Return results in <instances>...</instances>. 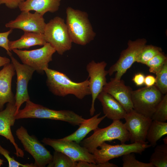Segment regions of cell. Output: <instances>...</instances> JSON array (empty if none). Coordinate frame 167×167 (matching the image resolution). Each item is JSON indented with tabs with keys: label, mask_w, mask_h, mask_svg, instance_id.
<instances>
[{
	"label": "cell",
	"mask_w": 167,
	"mask_h": 167,
	"mask_svg": "<svg viewBox=\"0 0 167 167\" xmlns=\"http://www.w3.org/2000/svg\"><path fill=\"white\" fill-rule=\"evenodd\" d=\"M149 161L154 167H167V144L156 146L151 156Z\"/></svg>",
	"instance_id": "24"
},
{
	"label": "cell",
	"mask_w": 167,
	"mask_h": 167,
	"mask_svg": "<svg viewBox=\"0 0 167 167\" xmlns=\"http://www.w3.org/2000/svg\"><path fill=\"white\" fill-rule=\"evenodd\" d=\"M151 119L153 120L165 122L167 120V94L164 95L158 105Z\"/></svg>",
	"instance_id": "28"
},
{
	"label": "cell",
	"mask_w": 167,
	"mask_h": 167,
	"mask_svg": "<svg viewBox=\"0 0 167 167\" xmlns=\"http://www.w3.org/2000/svg\"><path fill=\"white\" fill-rule=\"evenodd\" d=\"M12 29H10L6 32H0V47L4 49L9 56L12 54L9 47L8 43L9 40L8 37L9 35L12 32Z\"/></svg>",
	"instance_id": "32"
},
{
	"label": "cell",
	"mask_w": 167,
	"mask_h": 167,
	"mask_svg": "<svg viewBox=\"0 0 167 167\" xmlns=\"http://www.w3.org/2000/svg\"><path fill=\"white\" fill-rule=\"evenodd\" d=\"M15 74L14 66L11 62L3 66L0 71V111L4 105L15 101L11 90V82Z\"/></svg>",
	"instance_id": "18"
},
{
	"label": "cell",
	"mask_w": 167,
	"mask_h": 167,
	"mask_svg": "<svg viewBox=\"0 0 167 167\" xmlns=\"http://www.w3.org/2000/svg\"><path fill=\"white\" fill-rule=\"evenodd\" d=\"M61 0H25L19 6L21 11H34L42 15L47 12L57 11Z\"/></svg>",
	"instance_id": "20"
},
{
	"label": "cell",
	"mask_w": 167,
	"mask_h": 167,
	"mask_svg": "<svg viewBox=\"0 0 167 167\" xmlns=\"http://www.w3.org/2000/svg\"><path fill=\"white\" fill-rule=\"evenodd\" d=\"M162 52L161 48L152 45H145L138 55L136 62L145 64L155 56Z\"/></svg>",
	"instance_id": "26"
},
{
	"label": "cell",
	"mask_w": 167,
	"mask_h": 167,
	"mask_svg": "<svg viewBox=\"0 0 167 167\" xmlns=\"http://www.w3.org/2000/svg\"><path fill=\"white\" fill-rule=\"evenodd\" d=\"M10 62V60L8 58L5 57L0 56V67Z\"/></svg>",
	"instance_id": "36"
},
{
	"label": "cell",
	"mask_w": 167,
	"mask_h": 167,
	"mask_svg": "<svg viewBox=\"0 0 167 167\" xmlns=\"http://www.w3.org/2000/svg\"><path fill=\"white\" fill-rule=\"evenodd\" d=\"M122 156L123 167H154L150 162L144 163L136 160L134 153L127 154Z\"/></svg>",
	"instance_id": "30"
},
{
	"label": "cell",
	"mask_w": 167,
	"mask_h": 167,
	"mask_svg": "<svg viewBox=\"0 0 167 167\" xmlns=\"http://www.w3.org/2000/svg\"><path fill=\"white\" fill-rule=\"evenodd\" d=\"M113 121L107 127L103 128L98 127L94 130L92 134L80 142V145L93 154L104 142L117 139L121 143H125L129 141L130 135L124 123L120 120Z\"/></svg>",
	"instance_id": "4"
},
{
	"label": "cell",
	"mask_w": 167,
	"mask_h": 167,
	"mask_svg": "<svg viewBox=\"0 0 167 167\" xmlns=\"http://www.w3.org/2000/svg\"><path fill=\"white\" fill-rule=\"evenodd\" d=\"M46 43L43 34L24 32V34L19 39L13 41H9L8 46L11 51L13 49H28L37 45H44Z\"/></svg>",
	"instance_id": "22"
},
{
	"label": "cell",
	"mask_w": 167,
	"mask_h": 167,
	"mask_svg": "<svg viewBox=\"0 0 167 167\" xmlns=\"http://www.w3.org/2000/svg\"><path fill=\"white\" fill-rule=\"evenodd\" d=\"M66 24L72 43L85 45L95 36L87 13L71 7L66 9Z\"/></svg>",
	"instance_id": "3"
},
{
	"label": "cell",
	"mask_w": 167,
	"mask_h": 167,
	"mask_svg": "<svg viewBox=\"0 0 167 167\" xmlns=\"http://www.w3.org/2000/svg\"><path fill=\"white\" fill-rule=\"evenodd\" d=\"M145 76L142 73H139L135 75L132 81L138 86H141L144 84Z\"/></svg>",
	"instance_id": "34"
},
{
	"label": "cell",
	"mask_w": 167,
	"mask_h": 167,
	"mask_svg": "<svg viewBox=\"0 0 167 167\" xmlns=\"http://www.w3.org/2000/svg\"><path fill=\"white\" fill-rule=\"evenodd\" d=\"M97 99L101 102L103 112L107 118L113 120L124 119L126 112L111 95L102 91Z\"/></svg>",
	"instance_id": "19"
},
{
	"label": "cell",
	"mask_w": 167,
	"mask_h": 167,
	"mask_svg": "<svg viewBox=\"0 0 167 167\" xmlns=\"http://www.w3.org/2000/svg\"><path fill=\"white\" fill-rule=\"evenodd\" d=\"M167 134V122L153 120L148 131L146 140L151 146L155 147L157 142Z\"/></svg>",
	"instance_id": "23"
},
{
	"label": "cell",
	"mask_w": 167,
	"mask_h": 167,
	"mask_svg": "<svg viewBox=\"0 0 167 167\" xmlns=\"http://www.w3.org/2000/svg\"><path fill=\"white\" fill-rule=\"evenodd\" d=\"M47 77L46 85L54 95L65 97L72 95L80 100L90 95L88 78L80 82L72 81L64 73L49 68L44 71Z\"/></svg>",
	"instance_id": "1"
},
{
	"label": "cell",
	"mask_w": 167,
	"mask_h": 167,
	"mask_svg": "<svg viewBox=\"0 0 167 167\" xmlns=\"http://www.w3.org/2000/svg\"><path fill=\"white\" fill-rule=\"evenodd\" d=\"M16 120L27 118L46 119L67 122L79 125L85 120L81 116L70 110H57L35 103L30 100L24 108L19 109L15 116Z\"/></svg>",
	"instance_id": "2"
},
{
	"label": "cell",
	"mask_w": 167,
	"mask_h": 167,
	"mask_svg": "<svg viewBox=\"0 0 167 167\" xmlns=\"http://www.w3.org/2000/svg\"><path fill=\"white\" fill-rule=\"evenodd\" d=\"M147 141L137 142L130 144L121 143L112 145L105 142L93 153L96 163L107 162L113 159L127 154L134 153L141 154L145 150L151 147Z\"/></svg>",
	"instance_id": "7"
},
{
	"label": "cell",
	"mask_w": 167,
	"mask_h": 167,
	"mask_svg": "<svg viewBox=\"0 0 167 167\" xmlns=\"http://www.w3.org/2000/svg\"><path fill=\"white\" fill-rule=\"evenodd\" d=\"M46 24L43 15L41 14L22 11L15 19L6 23L5 27L11 29H20L24 32L43 34Z\"/></svg>",
	"instance_id": "15"
},
{
	"label": "cell",
	"mask_w": 167,
	"mask_h": 167,
	"mask_svg": "<svg viewBox=\"0 0 167 167\" xmlns=\"http://www.w3.org/2000/svg\"><path fill=\"white\" fill-rule=\"evenodd\" d=\"M16 111L15 101L7 103L6 108L0 111V135L5 137L12 144L16 151L14 154L17 156L23 158L24 152L15 142L11 130V126L14 125L16 120Z\"/></svg>",
	"instance_id": "16"
},
{
	"label": "cell",
	"mask_w": 167,
	"mask_h": 167,
	"mask_svg": "<svg viewBox=\"0 0 167 167\" xmlns=\"http://www.w3.org/2000/svg\"><path fill=\"white\" fill-rule=\"evenodd\" d=\"M167 60L166 56L161 52L148 61L145 65L149 67L150 72L155 74L161 69Z\"/></svg>",
	"instance_id": "29"
},
{
	"label": "cell",
	"mask_w": 167,
	"mask_h": 167,
	"mask_svg": "<svg viewBox=\"0 0 167 167\" xmlns=\"http://www.w3.org/2000/svg\"><path fill=\"white\" fill-rule=\"evenodd\" d=\"M146 43L144 38L138 39L134 41L129 40L127 48L122 51L118 59L109 68L108 74L111 76L116 72L113 79L120 80L127 70L136 62L138 55Z\"/></svg>",
	"instance_id": "9"
},
{
	"label": "cell",
	"mask_w": 167,
	"mask_h": 167,
	"mask_svg": "<svg viewBox=\"0 0 167 167\" xmlns=\"http://www.w3.org/2000/svg\"><path fill=\"white\" fill-rule=\"evenodd\" d=\"M9 56L17 75L16 92L15 96L16 114L22 105L30 100L28 86L35 70L27 65L20 63L12 54Z\"/></svg>",
	"instance_id": "13"
},
{
	"label": "cell",
	"mask_w": 167,
	"mask_h": 167,
	"mask_svg": "<svg viewBox=\"0 0 167 167\" xmlns=\"http://www.w3.org/2000/svg\"><path fill=\"white\" fill-rule=\"evenodd\" d=\"M75 161L63 153L59 151L54 152L52 161L48 167H76Z\"/></svg>",
	"instance_id": "25"
},
{
	"label": "cell",
	"mask_w": 167,
	"mask_h": 167,
	"mask_svg": "<svg viewBox=\"0 0 167 167\" xmlns=\"http://www.w3.org/2000/svg\"><path fill=\"white\" fill-rule=\"evenodd\" d=\"M155 74L156 83L155 85L163 95L167 94V60Z\"/></svg>",
	"instance_id": "27"
},
{
	"label": "cell",
	"mask_w": 167,
	"mask_h": 167,
	"mask_svg": "<svg viewBox=\"0 0 167 167\" xmlns=\"http://www.w3.org/2000/svg\"><path fill=\"white\" fill-rule=\"evenodd\" d=\"M47 42L59 55L70 50L72 42L64 20L56 16L46 24L43 33Z\"/></svg>",
	"instance_id": "5"
},
{
	"label": "cell",
	"mask_w": 167,
	"mask_h": 167,
	"mask_svg": "<svg viewBox=\"0 0 167 167\" xmlns=\"http://www.w3.org/2000/svg\"><path fill=\"white\" fill-rule=\"evenodd\" d=\"M23 64L33 68L40 73L45 72L49 68V63L52 60V56L56 52L50 45L46 43L42 47L36 49L27 50L13 49Z\"/></svg>",
	"instance_id": "8"
},
{
	"label": "cell",
	"mask_w": 167,
	"mask_h": 167,
	"mask_svg": "<svg viewBox=\"0 0 167 167\" xmlns=\"http://www.w3.org/2000/svg\"><path fill=\"white\" fill-rule=\"evenodd\" d=\"M103 91L115 99L127 113L133 109L131 99L132 90L130 87L125 84L123 80H116L111 79L104 87Z\"/></svg>",
	"instance_id": "17"
},
{
	"label": "cell",
	"mask_w": 167,
	"mask_h": 167,
	"mask_svg": "<svg viewBox=\"0 0 167 167\" xmlns=\"http://www.w3.org/2000/svg\"><path fill=\"white\" fill-rule=\"evenodd\" d=\"M163 96L155 85L132 90L131 99L133 109L151 118Z\"/></svg>",
	"instance_id": "6"
},
{
	"label": "cell",
	"mask_w": 167,
	"mask_h": 167,
	"mask_svg": "<svg viewBox=\"0 0 167 167\" xmlns=\"http://www.w3.org/2000/svg\"><path fill=\"white\" fill-rule=\"evenodd\" d=\"M41 142L51 147L54 151L63 153L75 161L96 163L93 154L75 141L44 138Z\"/></svg>",
	"instance_id": "11"
},
{
	"label": "cell",
	"mask_w": 167,
	"mask_h": 167,
	"mask_svg": "<svg viewBox=\"0 0 167 167\" xmlns=\"http://www.w3.org/2000/svg\"><path fill=\"white\" fill-rule=\"evenodd\" d=\"M25 0H0V5L4 4L10 9L18 7L19 5Z\"/></svg>",
	"instance_id": "33"
},
{
	"label": "cell",
	"mask_w": 167,
	"mask_h": 167,
	"mask_svg": "<svg viewBox=\"0 0 167 167\" xmlns=\"http://www.w3.org/2000/svg\"><path fill=\"white\" fill-rule=\"evenodd\" d=\"M124 119V125L129 134L131 143L146 141L147 131L152 119L134 109L127 113Z\"/></svg>",
	"instance_id": "14"
},
{
	"label": "cell",
	"mask_w": 167,
	"mask_h": 167,
	"mask_svg": "<svg viewBox=\"0 0 167 167\" xmlns=\"http://www.w3.org/2000/svg\"><path fill=\"white\" fill-rule=\"evenodd\" d=\"M3 160L0 159V167L3 164Z\"/></svg>",
	"instance_id": "37"
},
{
	"label": "cell",
	"mask_w": 167,
	"mask_h": 167,
	"mask_svg": "<svg viewBox=\"0 0 167 167\" xmlns=\"http://www.w3.org/2000/svg\"><path fill=\"white\" fill-rule=\"evenodd\" d=\"M15 134L22 143L24 150L35 160L36 167H44L52 160L53 155L33 135H30L27 129L21 126L16 131Z\"/></svg>",
	"instance_id": "10"
},
{
	"label": "cell",
	"mask_w": 167,
	"mask_h": 167,
	"mask_svg": "<svg viewBox=\"0 0 167 167\" xmlns=\"http://www.w3.org/2000/svg\"><path fill=\"white\" fill-rule=\"evenodd\" d=\"M156 83V78L152 75H148L145 76L144 84L147 87L155 85Z\"/></svg>",
	"instance_id": "35"
},
{
	"label": "cell",
	"mask_w": 167,
	"mask_h": 167,
	"mask_svg": "<svg viewBox=\"0 0 167 167\" xmlns=\"http://www.w3.org/2000/svg\"><path fill=\"white\" fill-rule=\"evenodd\" d=\"M0 153L3 155L7 160L9 167H36L34 163L23 164L17 161L14 157H12L10 156L9 151L2 147L0 144Z\"/></svg>",
	"instance_id": "31"
},
{
	"label": "cell",
	"mask_w": 167,
	"mask_h": 167,
	"mask_svg": "<svg viewBox=\"0 0 167 167\" xmlns=\"http://www.w3.org/2000/svg\"><path fill=\"white\" fill-rule=\"evenodd\" d=\"M107 65L104 61L96 62L92 60L87 65L86 70L89 78V87L92 101L90 113L92 116L95 111V102L99 94L103 91L104 87L107 83L106 75L108 71L105 70Z\"/></svg>",
	"instance_id": "12"
},
{
	"label": "cell",
	"mask_w": 167,
	"mask_h": 167,
	"mask_svg": "<svg viewBox=\"0 0 167 167\" xmlns=\"http://www.w3.org/2000/svg\"><path fill=\"white\" fill-rule=\"evenodd\" d=\"M101 113L100 112L89 119H85L75 132L62 139L65 140L74 141L79 143L90 132L98 128L100 123L106 117V116L104 115L99 118Z\"/></svg>",
	"instance_id": "21"
}]
</instances>
